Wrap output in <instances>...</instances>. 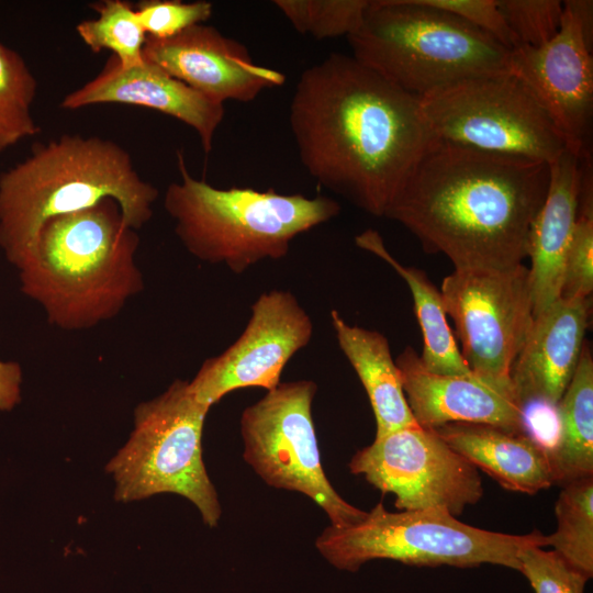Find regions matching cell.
Here are the masks:
<instances>
[{
    "instance_id": "obj_1",
    "label": "cell",
    "mask_w": 593,
    "mask_h": 593,
    "mask_svg": "<svg viewBox=\"0 0 593 593\" xmlns=\"http://www.w3.org/2000/svg\"><path fill=\"white\" fill-rule=\"evenodd\" d=\"M289 122L307 172L378 217L436 138L418 97L337 53L301 74Z\"/></svg>"
},
{
    "instance_id": "obj_2",
    "label": "cell",
    "mask_w": 593,
    "mask_h": 593,
    "mask_svg": "<svg viewBox=\"0 0 593 593\" xmlns=\"http://www.w3.org/2000/svg\"><path fill=\"white\" fill-rule=\"evenodd\" d=\"M549 184V165L435 138L383 217L455 269L501 270L527 257L530 225Z\"/></svg>"
},
{
    "instance_id": "obj_3",
    "label": "cell",
    "mask_w": 593,
    "mask_h": 593,
    "mask_svg": "<svg viewBox=\"0 0 593 593\" xmlns=\"http://www.w3.org/2000/svg\"><path fill=\"white\" fill-rule=\"evenodd\" d=\"M138 245L136 230L110 198L53 217L16 267L20 289L42 306L51 325L89 329L115 317L144 289Z\"/></svg>"
},
{
    "instance_id": "obj_4",
    "label": "cell",
    "mask_w": 593,
    "mask_h": 593,
    "mask_svg": "<svg viewBox=\"0 0 593 593\" xmlns=\"http://www.w3.org/2000/svg\"><path fill=\"white\" fill-rule=\"evenodd\" d=\"M107 198L137 231L152 219L158 190L111 139L64 134L36 144L29 157L0 174V248L7 260L16 268L48 220Z\"/></svg>"
},
{
    "instance_id": "obj_5",
    "label": "cell",
    "mask_w": 593,
    "mask_h": 593,
    "mask_svg": "<svg viewBox=\"0 0 593 593\" xmlns=\"http://www.w3.org/2000/svg\"><path fill=\"white\" fill-rule=\"evenodd\" d=\"M180 181L167 187L166 212L175 233L194 258L225 265L240 275L265 259H281L300 234L340 212L337 201L281 194L272 189H220L194 178L177 153Z\"/></svg>"
},
{
    "instance_id": "obj_6",
    "label": "cell",
    "mask_w": 593,
    "mask_h": 593,
    "mask_svg": "<svg viewBox=\"0 0 593 593\" xmlns=\"http://www.w3.org/2000/svg\"><path fill=\"white\" fill-rule=\"evenodd\" d=\"M347 40L356 60L418 98L461 80L508 74V48L422 0L370 1Z\"/></svg>"
},
{
    "instance_id": "obj_7",
    "label": "cell",
    "mask_w": 593,
    "mask_h": 593,
    "mask_svg": "<svg viewBox=\"0 0 593 593\" xmlns=\"http://www.w3.org/2000/svg\"><path fill=\"white\" fill-rule=\"evenodd\" d=\"M315 546L328 562L347 571L373 559L418 567L495 564L519 571V551L546 547L547 535L537 529L525 535L496 533L465 524L443 510L393 513L378 503L357 524L326 527Z\"/></svg>"
},
{
    "instance_id": "obj_8",
    "label": "cell",
    "mask_w": 593,
    "mask_h": 593,
    "mask_svg": "<svg viewBox=\"0 0 593 593\" xmlns=\"http://www.w3.org/2000/svg\"><path fill=\"white\" fill-rule=\"evenodd\" d=\"M209 410L183 380H175L158 396L139 403L127 441L105 466L115 483L114 499L128 503L160 493L178 494L194 504L204 524L217 526L221 504L202 458Z\"/></svg>"
},
{
    "instance_id": "obj_9",
    "label": "cell",
    "mask_w": 593,
    "mask_h": 593,
    "mask_svg": "<svg viewBox=\"0 0 593 593\" xmlns=\"http://www.w3.org/2000/svg\"><path fill=\"white\" fill-rule=\"evenodd\" d=\"M418 100L444 141L548 165L569 149L545 109L510 74L461 80Z\"/></svg>"
},
{
    "instance_id": "obj_10",
    "label": "cell",
    "mask_w": 593,
    "mask_h": 593,
    "mask_svg": "<svg viewBox=\"0 0 593 593\" xmlns=\"http://www.w3.org/2000/svg\"><path fill=\"white\" fill-rule=\"evenodd\" d=\"M316 389L311 380L280 382L247 406L240 417L243 458L270 486L310 497L332 526H351L367 512L346 502L324 472L312 417Z\"/></svg>"
},
{
    "instance_id": "obj_11",
    "label": "cell",
    "mask_w": 593,
    "mask_h": 593,
    "mask_svg": "<svg viewBox=\"0 0 593 593\" xmlns=\"http://www.w3.org/2000/svg\"><path fill=\"white\" fill-rule=\"evenodd\" d=\"M440 292L470 370L512 387L510 372L534 318L529 269H455Z\"/></svg>"
},
{
    "instance_id": "obj_12",
    "label": "cell",
    "mask_w": 593,
    "mask_h": 593,
    "mask_svg": "<svg viewBox=\"0 0 593 593\" xmlns=\"http://www.w3.org/2000/svg\"><path fill=\"white\" fill-rule=\"evenodd\" d=\"M401 511L443 510L460 515L483 496L478 469L432 428L418 424L374 438L349 461Z\"/></svg>"
},
{
    "instance_id": "obj_13",
    "label": "cell",
    "mask_w": 593,
    "mask_h": 593,
    "mask_svg": "<svg viewBox=\"0 0 593 593\" xmlns=\"http://www.w3.org/2000/svg\"><path fill=\"white\" fill-rule=\"evenodd\" d=\"M592 22V1H563L557 34L545 45L512 49L508 63V74L533 94L564 137L568 148L579 155L590 153Z\"/></svg>"
},
{
    "instance_id": "obj_14",
    "label": "cell",
    "mask_w": 593,
    "mask_h": 593,
    "mask_svg": "<svg viewBox=\"0 0 593 593\" xmlns=\"http://www.w3.org/2000/svg\"><path fill=\"white\" fill-rule=\"evenodd\" d=\"M250 309L240 336L222 354L205 359L188 382L195 400L209 409L237 389H275L288 361L312 338V320L289 291L265 292Z\"/></svg>"
},
{
    "instance_id": "obj_15",
    "label": "cell",
    "mask_w": 593,
    "mask_h": 593,
    "mask_svg": "<svg viewBox=\"0 0 593 593\" xmlns=\"http://www.w3.org/2000/svg\"><path fill=\"white\" fill-rule=\"evenodd\" d=\"M143 56L206 98L254 101L283 85L282 72L255 64L247 48L215 27L197 24L168 38L146 36Z\"/></svg>"
},
{
    "instance_id": "obj_16",
    "label": "cell",
    "mask_w": 593,
    "mask_h": 593,
    "mask_svg": "<svg viewBox=\"0 0 593 593\" xmlns=\"http://www.w3.org/2000/svg\"><path fill=\"white\" fill-rule=\"evenodd\" d=\"M395 363L406 401L419 426L436 428L448 423H473L528 433L523 407L512 387L473 372L465 376L433 373L412 347H406Z\"/></svg>"
},
{
    "instance_id": "obj_17",
    "label": "cell",
    "mask_w": 593,
    "mask_h": 593,
    "mask_svg": "<svg viewBox=\"0 0 593 593\" xmlns=\"http://www.w3.org/2000/svg\"><path fill=\"white\" fill-rule=\"evenodd\" d=\"M102 103L138 105L172 116L197 132L205 154L212 149L225 112L222 103L174 78L158 65L144 58L138 65L123 67L114 55L93 79L66 94L60 107L74 111Z\"/></svg>"
},
{
    "instance_id": "obj_18",
    "label": "cell",
    "mask_w": 593,
    "mask_h": 593,
    "mask_svg": "<svg viewBox=\"0 0 593 593\" xmlns=\"http://www.w3.org/2000/svg\"><path fill=\"white\" fill-rule=\"evenodd\" d=\"M591 298H560L535 315L510 372L519 405L557 406L580 360Z\"/></svg>"
},
{
    "instance_id": "obj_19",
    "label": "cell",
    "mask_w": 593,
    "mask_h": 593,
    "mask_svg": "<svg viewBox=\"0 0 593 593\" xmlns=\"http://www.w3.org/2000/svg\"><path fill=\"white\" fill-rule=\"evenodd\" d=\"M582 156L567 149L549 165L547 194L530 225L527 257L534 316L560 299L564 258L577 217Z\"/></svg>"
},
{
    "instance_id": "obj_20",
    "label": "cell",
    "mask_w": 593,
    "mask_h": 593,
    "mask_svg": "<svg viewBox=\"0 0 593 593\" xmlns=\"http://www.w3.org/2000/svg\"><path fill=\"white\" fill-rule=\"evenodd\" d=\"M432 429L508 491L535 494L555 484L548 446L528 433L473 423H448Z\"/></svg>"
},
{
    "instance_id": "obj_21",
    "label": "cell",
    "mask_w": 593,
    "mask_h": 593,
    "mask_svg": "<svg viewBox=\"0 0 593 593\" xmlns=\"http://www.w3.org/2000/svg\"><path fill=\"white\" fill-rule=\"evenodd\" d=\"M331 321L339 348L369 398L376 418L374 438L417 425L385 336L377 331L348 324L336 310H332Z\"/></svg>"
},
{
    "instance_id": "obj_22",
    "label": "cell",
    "mask_w": 593,
    "mask_h": 593,
    "mask_svg": "<svg viewBox=\"0 0 593 593\" xmlns=\"http://www.w3.org/2000/svg\"><path fill=\"white\" fill-rule=\"evenodd\" d=\"M355 242L358 247L389 264L409 286L424 339L419 356L424 367L433 373L445 376L471 373L448 324L441 292L426 273L396 260L377 231L367 230L357 235Z\"/></svg>"
},
{
    "instance_id": "obj_23",
    "label": "cell",
    "mask_w": 593,
    "mask_h": 593,
    "mask_svg": "<svg viewBox=\"0 0 593 593\" xmlns=\"http://www.w3.org/2000/svg\"><path fill=\"white\" fill-rule=\"evenodd\" d=\"M557 432L548 447L555 484L593 475V358L584 342L577 370L556 407Z\"/></svg>"
},
{
    "instance_id": "obj_24",
    "label": "cell",
    "mask_w": 593,
    "mask_h": 593,
    "mask_svg": "<svg viewBox=\"0 0 593 593\" xmlns=\"http://www.w3.org/2000/svg\"><path fill=\"white\" fill-rule=\"evenodd\" d=\"M555 514L557 529L547 535V546L592 579L593 475L562 485Z\"/></svg>"
},
{
    "instance_id": "obj_25",
    "label": "cell",
    "mask_w": 593,
    "mask_h": 593,
    "mask_svg": "<svg viewBox=\"0 0 593 593\" xmlns=\"http://www.w3.org/2000/svg\"><path fill=\"white\" fill-rule=\"evenodd\" d=\"M36 90L24 58L0 42V153L41 132L32 114Z\"/></svg>"
},
{
    "instance_id": "obj_26",
    "label": "cell",
    "mask_w": 593,
    "mask_h": 593,
    "mask_svg": "<svg viewBox=\"0 0 593 593\" xmlns=\"http://www.w3.org/2000/svg\"><path fill=\"white\" fill-rule=\"evenodd\" d=\"M90 8L98 18L82 20L76 25L77 34L90 51H110L123 67L141 64L146 34L134 5L123 0H103L91 3Z\"/></svg>"
},
{
    "instance_id": "obj_27",
    "label": "cell",
    "mask_w": 593,
    "mask_h": 593,
    "mask_svg": "<svg viewBox=\"0 0 593 593\" xmlns=\"http://www.w3.org/2000/svg\"><path fill=\"white\" fill-rule=\"evenodd\" d=\"M591 156L582 158L577 217L566 254L560 298H591L593 291V177Z\"/></svg>"
},
{
    "instance_id": "obj_28",
    "label": "cell",
    "mask_w": 593,
    "mask_h": 593,
    "mask_svg": "<svg viewBox=\"0 0 593 593\" xmlns=\"http://www.w3.org/2000/svg\"><path fill=\"white\" fill-rule=\"evenodd\" d=\"M370 0H276L275 5L301 34L317 40L350 35L362 22Z\"/></svg>"
},
{
    "instance_id": "obj_29",
    "label": "cell",
    "mask_w": 593,
    "mask_h": 593,
    "mask_svg": "<svg viewBox=\"0 0 593 593\" xmlns=\"http://www.w3.org/2000/svg\"><path fill=\"white\" fill-rule=\"evenodd\" d=\"M497 5L519 46L545 45L559 31L563 14L559 0H497Z\"/></svg>"
},
{
    "instance_id": "obj_30",
    "label": "cell",
    "mask_w": 593,
    "mask_h": 593,
    "mask_svg": "<svg viewBox=\"0 0 593 593\" xmlns=\"http://www.w3.org/2000/svg\"><path fill=\"white\" fill-rule=\"evenodd\" d=\"M528 546L518 553L519 572L535 593H584L590 578L555 550Z\"/></svg>"
},
{
    "instance_id": "obj_31",
    "label": "cell",
    "mask_w": 593,
    "mask_h": 593,
    "mask_svg": "<svg viewBox=\"0 0 593 593\" xmlns=\"http://www.w3.org/2000/svg\"><path fill=\"white\" fill-rule=\"evenodd\" d=\"M136 18L146 36L172 37L182 31L203 24L212 15L209 1L144 0L134 5Z\"/></svg>"
},
{
    "instance_id": "obj_32",
    "label": "cell",
    "mask_w": 593,
    "mask_h": 593,
    "mask_svg": "<svg viewBox=\"0 0 593 593\" xmlns=\"http://www.w3.org/2000/svg\"><path fill=\"white\" fill-rule=\"evenodd\" d=\"M433 8L452 13L495 38L510 51L518 42L501 13L497 0H422Z\"/></svg>"
},
{
    "instance_id": "obj_33",
    "label": "cell",
    "mask_w": 593,
    "mask_h": 593,
    "mask_svg": "<svg viewBox=\"0 0 593 593\" xmlns=\"http://www.w3.org/2000/svg\"><path fill=\"white\" fill-rule=\"evenodd\" d=\"M22 368L0 360V411H11L21 402Z\"/></svg>"
}]
</instances>
